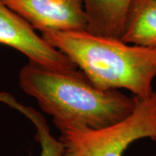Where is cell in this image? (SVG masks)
I'll return each mask as SVG.
<instances>
[{
    "label": "cell",
    "mask_w": 156,
    "mask_h": 156,
    "mask_svg": "<svg viewBox=\"0 0 156 156\" xmlns=\"http://www.w3.org/2000/svg\"><path fill=\"white\" fill-rule=\"evenodd\" d=\"M42 37L100 89H128L139 99L147 98L154 91L156 48L129 44L87 30H48Z\"/></svg>",
    "instance_id": "7a4b0ae2"
},
{
    "label": "cell",
    "mask_w": 156,
    "mask_h": 156,
    "mask_svg": "<svg viewBox=\"0 0 156 156\" xmlns=\"http://www.w3.org/2000/svg\"><path fill=\"white\" fill-rule=\"evenodd\" d=\"M58 130L65 156H122L135 140H156V90L147 98L139 99L128 116L108 127L69 126Z\"/></svg>",
    "instance_id": "3957f363"
},
{
    "label": "cell",
    "mask_w": 156,
    "mask_h": 156,
    "mask_svg": "<svg viewBox=\"0 0 156 156\" xmlns=\"http://www.w3.org/2000/svg\"><path fill=\"white\" fill-rule=\"evenodd\" d=\"M155 156H156V155H155Z\"/></svg>",
    "instance_id": "9c48e42d"
},
{
    "label": "cell",
    "mask_w": 156,
    "mask_h": 156,
    "mask_svg": "<svg viewBox=\"0 0 156 156\" xmlns=\"http://www.w3.org/2000/svg\"><path fill=\"white\" fill-rule=\"evenodd\" d=\"M121 40L126 44L156 48V0H133Z\"/></svg>",
    "instance_id": "52a82bcc"
},
{
    "label": "cell",
    "mask_w": 156,
    "mask_h": 156,
    "mask_svg": "<svg viewBox=\"0 0 156 156\" xmlns=\"http://www.w3.org/2000/svg\"><path fill=\"white\" fill-rule=\"evenodd\" d=\"M133 0H83L87 31L101 37L121 39Z\"/></svg>",
    "instance_id": "8992f818"
},
{
    "label": "cell",
    "mask_w": 156,
    "mask_h": 156,
    "mask_svg": "<svg viewBox=\"0 0 156 156\" xmlns=\"http://www.w3.org/2000/svg\"><path fill=\"white\" fill-rule=\"evenodd\" d=\"M42 33L48 30H87L83 0H1Z\"/></svg>",
    "instance_id": "5b68a950"
},
{
    "label": "cell",
    "mask_w": 156,
    "mask_h": 156,
    "mask_svg": "<svg viewBox=\"0 0 156 156\" xmlns=\"http://www.w3.org/2000/svg\"><path fill=\"white\" fill-rule=\"evenodd\" d=\"M18 82L43 111L52 116L57 129L106 128L128 116L139 100L117 89L96 87L82 70L62 72L30 62L20 69Z\"/></svg>",
    "instance_id": "6da1fadb"
},
{
    "label": "cell",
    "mask_w": 156,
    "mask_h": 156,
    "mask_svg": "<svg viewBox=\"0 0 156 156\" xmlns=\"http://www.w3.org/2000/svg\"><path fill=\"white\" fill-rule=\"evenodd\" d=\"M21 113L32 122L37 128L36 140L41 147L39 156H65V148L60 140L55 139L50 133L46 121L42 115L29 107H23Z\"/></svg>",
    "instance_id": "ba28073f"
},
{
    "label": "cell",
    "mask_w": 156,
    "mask_h": 156,
    "mask_svg": "<svg viewBox=\"0 0 156 156\" xmlns=\"http://www.w3.org/2000/svg\"><path fill=\"white\" fill-rule=\"evenodd\" d=\"M0 44L21 52L41 67L67 72L77 66L66 55L48 44L34 28L0 0Z\"/></svg>",
    "instance_id": "277c9868"
}]
</instances>
